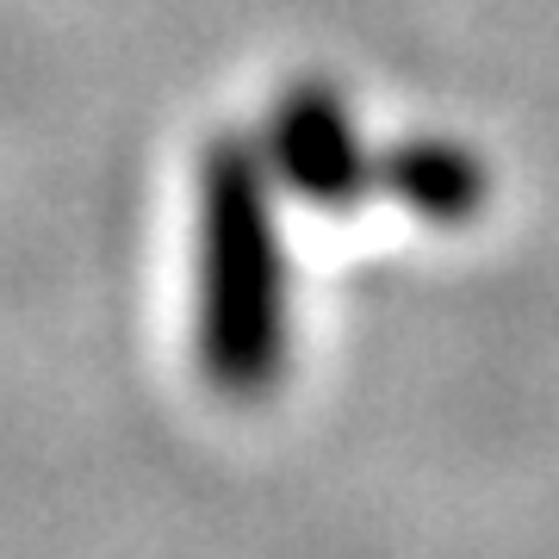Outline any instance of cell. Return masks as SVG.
<instances>
[{
	"mask_svg": "<svg viewBox=\"0 0 559 559\" xmlns=\"http://www.w3.org/2000/svg\"><path fill=\"white\" fill-rule=\"evenodd\" d=\"M193 355L224 399H267L293 355L286 237L274 180L249 138H212L200 156L193 230Z\"/></svg>",
	"mask_w": 559,
	"mask_h": 559,
	"instance_id": "obj_1",
	"label": "cell"
},
{
	"mask_svg": "<svg viewBox=\"0 0 559 559\" xmlns=\"http://www.w3.org/2000/svg\"><path fill=\"white\" fill-rule=\"evenodd\" d=\"M255 150L274 193H293L318 212H348L373 193V150L330 81H293Z\"/></svg>",
	"mask_w": 559,
	"mask_h": 559,
	"instance_id": "obj_2",
	"label": "cell"
},
{
	"mask_svg": "<svg viewBox=\"0 0 559 559\" xmlns=\"http://www.w3.org/2000/svg\"><path fill=\"white\" fill-rule=\"evenodd\" d=\"M373 187L429 224H473L491 200L485 162L448 138H404L392 150H373Z\"/></svg>",
	"mask_w": 559,
	"mask_h": 559,
	"instance_id": "obj_3",
	"label": "cell"
}]
</instances>
